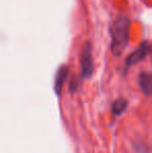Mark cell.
<instances>
[{"mask_svg": "<svg viewBox=\"0 0 152 153\" xmlns=\"http://www.w3.org/2000/svg\"><path fill=\"white\" fill-rule=\"evenodd\" d=\"M93 53L91 42H87L81 52V72L85 78H90L93 74Z\"/></svg>", "mask_w": 152, "mask_h": 153, "instance_id": "obj_2", "label": "cell"}, {"mask_svg": "<svg viewBox=\"0 0 152 153\" xmlns=\"http://www.w3.org/2000/svg\"><path fill=\"white\" fill-rule=\"evenodd\" d=\"M139 83L143 94L150 96L152 92V77L149 72H142L139 77Z\"/></svg>", "mask_w": 152, "mask_h": 153, "instance_id": "obj_5", "label": "cell"}, {"mask_svg": "<svg viewBox=\"0 0 152 153\" xmlns=\"http://www.w3.org/2000/svg\"><path fill=\"white\" fill-rule=\"evenodd\" d=\"M126 107H127V101L123 98H120V99H117V100L113 103L112 111L114 115L119 116L125 111Z\"/></svg>", "mask_w": 152, "mask_h": 153, "instance_id": "obj_6", "label": "cell"}, {"mask_svg": "<svg viewBox=\"0 0 152 153\" xmlns=\"http://www.w3.org/2000/svg\"><path fill=\"white\" fill-rule=\"evenodd\" d=\"M149 52H150V45L148 44V42H143L141 46L126 59L125 68L128 69L131 66H134V65L144 61L147 57V55L149 54Z\"/></svg>", "mask_w": 152, "mask_h": 153, "instance_id": "obj_3", "label": "cell"}, {"mask_svg": "<svg viewBox=\"0 0 152 153\" xmlns=\"http://www.w3.org/2000/svg\"><path fill=\"white\" fill-rule=\"evenodd\" d=\"M69 74V68L67 66H62L57 70L56 75H55V81H54V90L56 95H61L62 90H63L64 83Z\"/></svg>", "mask_w": 152, "mask_h": 153, "instance_id": "obj_4", "label": "cell"}, {"mask_svg": "<svg viewBox=\"0 0 152 153\" xmlns=\"http://www.w3.org/2000/svg\"><path fill=\"white\" fill-rule=\"evenodd\" d=\"M110 33L112 52L116 56H120L125 50L129 40V19L126 17L118 18L110 28Z\"/></svg>", "mask_w": 152, "mask_h": 153, "instance_id": "obj_1", "label": "cell"}, {"mask_svg": "<svg viewBox=\"0 0 152 153\" xmlns=\"http://www.w3.org/2000/svg\"><path fill=\"white\" fill-rule=\"evenodd\" d=\"M69 89H70V91H71L72 93L76 92V91H77V89H78V80L76 79V77H75V76L72 77L71 80H70Z\"/></svg>", "mask_w": 152, "mask_h": 153, "instance_id": "obj_7", "label": "cell"}]
</instances>
